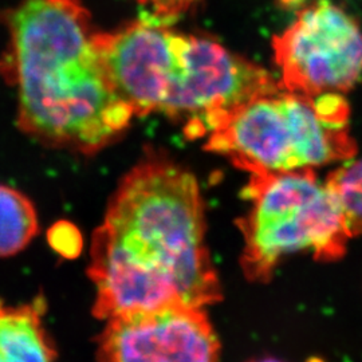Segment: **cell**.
Returning <instances> with one entry per match:
<instances>
[{"label":"cell","instance_id":"cell-5","mask_svg":"<svg viewBox=\"0 0 362 362\" xmlns=\"http://www.w3.org/2000/svg\"><path fill=\"white\" fill-rule=\"evenodd\" d=\"M245 197L250 207L238 227L240 267L250 282H269L278 264L296 254L338 258L353 236L334 188L314 170L250 176Z\"/></svg>","mask_w":362,"mask_h":362},{"label":"cell","instance_id":"cell-12","mask_svg":"<svg viewBox=\"0 0 362 362\" xmlns=\"http://www.w3.org/2000/svg\"><path fill=\"white\" fill-rule=\"evenodd\" d=\"M145 7L151 8L153 18L161 22L172 21L187 10H189L199 0H140Z\"/></svg>","mask_w":362,"mask_h":362},{"label":"cell","instance_id":"cell-11","mask_svg":"<svg viewBox=\"0 0 362 362\" xmlns=\"http://www.w3.org/2000/svg\"><path fill=\"white\" fill-rule=\"evenodd\" d=\"M69 227L70 226L67 223H58L49 233L50 245L54 247V250H57V252L65 257H71V254H76L82 245L77 230H69Z\"/></svg>","mask_w":362,"mask_h":362},{"label":"cell","instance_id":"cell-3","mask_svg":"<svg viewBox=\"0 0 362 362\" xmlns=\"http://www.w3.org/2000/svg\"><path fill=\"white\" fill-rule=\"evenodd\" d=\"M101 42L117 90L134 117L177 118L194 137L208 136L259 94L282 88L264 69L218 42L181 34L155 18L103 33Z\"/></svg>","mask_w":362,"mask_h":362},{"label":"cell","instance_id":"cell-13","mask_svg":"<svg viewBox=\"0 0 362 362\" xmlns=\"http://www.w3.org/2000/svg\"><path fill=\"white\" fill-rule=\"evenodd\" d=\"M248 362H284V361H279V360H276V358H260V360H254V361H248Z\"/></svg>","mask_w":362,"mask_h":362},{"label":"cell","instance_id":"cell-2","mask_svg":"<svg viewBox=\"0 0 362 362\" xmlns=\"http://www.w3.org/2000/svg\"><path fill=\"white\" fill-rule=\"evenodd\" d=\"M1 70L18 101L16 125L39 143L81 155L103 151L134 118L112 79L103 33L81 0H22L3 16Z\"/></svg>","mask_w":362,"mask_h":362},{"label":"cell","instance_id":"cell-9","mask_svg":"<svg viewBox=\"0 0 362 362\" xmlns=\"http://www.w3.org/2000/svg\"><path fill=\"white\" fill-rule=\"evenodd\" d=\"M37 209L26 194L0 184V258L23 251L37 236Z\"/></svg>","mask_w":362,"mask_h":362},{"label":"cell","instance_id":"cell-8","mask_svg":"<svg viewBox=\"0 0 362 362\" xmlns=\"http://www.w3.org/2000/svg\"><path fill=\"white\" fill-rule=\"evenodd\" d=\"M43 298L19 306L0 300V362H55L57 351L43 324Z\"/></svg>","mask_w":362,"mask_h":362},{"label":"cell","instance_id":"cell-1","mask_svg":"<svg viewBox=\"0 0 362 362\" xmlns=\"http://www.w3.org/2000/svg\"><path fill=\"white\" fill-rule=\"evenodd\" d=\"M93 315L223 299L207 246L206 206L194 173L151 156L121 179L91 238Z\"/></svg>","mask_w":362,"mask_h":362},{"label":"cell","instance_id":"cell-6","mask_svg":"<svg viewBox=\"0 0 362 362\" xmlns=\"http://www.w3.org/2000/svg\"><path fill=\"white\" fill-rule=\"evenodd\" d=\"M281 86L305 95L349 90L362 76V30L330 0H318L272 40Z\"/></svg>","mask_w":362,"mask_h":362},{"label":"cell","instance_id":"cell-7","mask_svg":"<svg viewBox=\"0 0 362 362\" xmlns=\"http://www.w3.org/2000/svg\"><path fill=\"white\" fill-rule=\"evenodd\" d=\"M105 322L98 362H220L219 338L204 308L125 311Z\"/></svg>","mask_w":362,"mask_h":362},{"label":"cell","instance_id":"cell-4","mask_svg":"<svg viewBox=\"0 0 362 362\" xmlns=\"http://www.w3.org/2000/svg\"><path fill=\"white\" fill-rule=\"evenodd\" d=\"M207 137V151L250 176L315 170L356 155L341 93H263L236 107Z\"/></svg>","mask_w":362,"mask_h":362},{"label":"cell","instance_id":"cell-10","mask_svg":"<svg viewBox=\"0 0 362 362\" xmlns=\"http://www.w3.org/2000/svg\"><path fill=\"white\" fill-rule=\"evenodd\" d=\"M327 181L342 203L353 236L362 235V157L342 163Z\"/></svg>","mask_w":362,"mask_h":362}]
</instances>
